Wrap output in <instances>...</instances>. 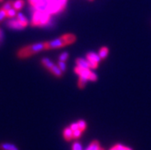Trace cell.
Listing matches in <instances>:
<instances>
[{"mask_svg": "<svg viewBox=\"0 0 151 150\" xmlns=\"http://www.w3.org/2000/svg\"><path fill=\"white\" fill-rule=\"evenodd\" d=\"M81 134H82V131L79 129L73 131V137H74V139H79L81 136Z\"/></svg>", "mask_w": 151, "mask_h": 150, "instance_id": "obj_22", "label": "cell"}, {"mask_svg": "<svg viewBox=\"0 0 151 150\" xmlns=\"http://www.w3.org/2000/svg\"><path fill=\"white\" fill-rule=\"evenodd\" d=\"M0 149L1 150H19V149L14 144L9 143H4L0 144Z\"/></svg>", "mask_w": 151, "mask_h": 150, "instance_id": "obj_9", "label": "cell"}, {"mask_svg": "<svg viewBox=\"0 0 151 150\" xmlns=\"http://www.w3.org/2000/svg\"><path fill=\"white\" fill-rule=\"evenodd\" d=\"M24 5H25V2L23 0H16L13 2V9H15L16 11H19L22 9Z\"/></svg>", "mask_w": 151, "mask_h": 150, "instance_id": "obj_14", "label": "cell"}, {"mask_svg": "<svg viewBox=\"0 0 151 150\" xmlns=\"http://www.w3.org/2000/svg\"><path fill=\"white\" fill-rule=\"evenodd\" d=\"M88 61V64H89V67H90V68L95 69L98 67V63L95 62V61Z\"/></svg>", "mask_w": 151, "mask_h": 150, "instance_id": "obj_27", "label": "cell"}, {"mask_svg": "<svg viewBox=\"0 0 151 150\" xmlns=\"http://www.w3.org/2000/svg\"><path fill=\"white\" fill-rule=\"evenodd\" d=\"M43 50H45V42H39V43H35V44L23 47L18 51L17 55L19 58H26V57H31V56L43 51Z\"/></svg>", "mask_w": 151, "mask_h": 150, "instance_id": "obj_2", "label": "cell"}, {"mask_svg": "<svg viewBox=\"0 0 151 150\" xmlns=\"http://www.w3.org/2000/svg\"><path fill=\"white\" fill-rule=\"evenodd\" d=\"M75 72L78 74L79 77L86 78L87 80L91 81H96L98 80V76L94 72H92L91 70H90V69L81 68L79 67H76L75 68Z\"/></svg>", "mask_w": 151, "mask_h": 150, "instance_id": "obj_4", "label": "cell"}, {"mask_svg": "<svg viewBox=\"0 0 151 150\" xmlns=\"http://www.w3.org/2000/svg\"><path fill=\"white\" fill-rule=\"evenodd\" d=\"M76 65H77V67H81V68H86V69L90 68L88 60H85V59L84 58H81V57L77 58Z\"/></svg>", "mask_w": 151, "mask_h": 150, "instance_id": "obj_7", "label": "cell"}, {"mask_svg": "<svg viewBox=\"0 0 151 150\" xmlns=\"http://www.w3.org/2000/svg\"><path fill=\"white\" fill-rule=\"evenodd\" d=\"M16 16H17V18H16V19H17L19 21L21 22L23 25H25V27H26L27 25H29V20L26 19V17H25V15H23L22 13H21V12H19V13H17Z\"/></svg>", "mask_w": 151, "mask_h": 150, "instance_id": "obj_12", "label": "cell"}, {"mask_svg": "<svg viewBox=\"0 0 151 150\" xmlns=\"http://www.w3.org/2000/svg\"><path fill=\"white\" fill-rule=\"evenodd\" d=\"M72 150H82V146L79 142H75L72 146Z\"/></svg>", "mask_w": 151, "mask_h": 150, "instance_id": "obj_25", "label": "cell"}, {"mask_svg": "<svg viewBox=\"0 0 151 150\" xmlns=\"http://www.w3.org/2000/svg\"><path fill=\"white\" fill-rule=\"evenodd\" d=\"M4 39V33L2 32V30L0 29V43L3 41Z\"/></svg>", "mask_w": 151, "mask_h": 150, "instance_id": "obj_29", "label": "cell"}, {"mask_svg": "<svg viewBox=\"0 0 151 150\" xmlns=\"http://www.w3.org/2000/svg\"><path fill=\"white\" fill-rule=\"evenodd\" d=\"M110 150H133V149L131 148H130V147L125 146H124V145L117 144V145H115V146H114L112 147Z\"/></svg>", "mask_w": 151, "mask_h": 150, "instance_id": "obj_16", "label": "cell"}, {"mask_svg": "<svg viewBox=\"0 0 151 150\" xmlns=\"http://www.w3.org/2000/svg\"><path fill=\"white\" fill-rule=\"evenodd\" d=\"M78 127L79 129H81V131L84 132L87 128V124H86V122L84 121L83 120H80L78 121Z\"/></svg>", "mask_w": 151, "mask_h": 150, "instance_id": "obj_20", "label": "cell"}, {"mask_svg": "<svg viewBox=\"0 0 151 150\" xmlns=\"http://www.w3.org/2000/svg\"><path fill=\"white\" fill-rule=\"evenodd\" d=\"M109 53V49L107 48V47H102L99 51V56L101 58V60H104L107 57V55Z\"/></svg>", "mask_w": 151, "mask_h": 150, "instance_id": "obj_13", "label": "cell"}, {"mask_svg": "<svg viewBox=\"0 0 151 150\" xmlns=\"http://www.w3.org/2000/svg\"><path fill=\"white\" fill-rule=\"evenodd\" d=\"M2 8L4 10H6V11H7L8 10L11 9L13 8V2H12V0H9V1H7L6 3L4 4Z\"/></svg>", "mask_w": 151, "mask_h": 150, "instance_id": "obj_18", "label": "cell"}, {"mask_svg": "<svg viewBox=\"0 0 151 150\" xmlns=\"http://www.w3.org/2000/svg\"><path fill=\"white\" fill-rule=\"evenodd\" d=\"M7 26L10 29H15V30H22L24 28H25V25L20 21H19L17 19H10L7 22Z\"/></svg>", "mask_w": 151, "mask_h": 150, "instance_id": "obj_5", "label": "cell"}, {"mask_svg": "<svg viewBox=\"0 0 151 150\" xmlns=\"http://www.w3.org/2000/svg\"><path fill=\"white\" fill-rule=\"evenodd\" d=\"M2 1H3V0H0V2H2Z\"/></svg>", "mask_w": 151, "mask_h": 150, "instance_id": "obj_32", "label": "cell"}, {"mask_svg": "<svg viewBox=\"0 0 151 150\" xmlns=\"http://www.w3.org/2000/svg\"><path fill=\"white\" fill-rule=\"evenodd\" d=\"M50 19V14L47 11H36L33 14L31 24L32 26H44L49 22Z\"/></svg>", "mask_w": 151, "mask_h": 150, "instance_id": "obj_3", "label": "cell"}, {"mask_svg": "<svg viewBox=\"0 0 151 150\" xmlns=\"http://www.w3.org/2000/svg\"><path fill=\"white\" fill-rule=\"evenodd\" d=\"M49 70L54 74V75H55V76L57 77V78H61V77H62V74H63V72L61 71V69L58 67V65H54V66L52 67V68L50 69Z\"/></svg>", "mask_w": 151, "mask_h": 150, "instance_id": "obj_10", "label": "cell"}, {"mask_svg": "<svg viewBox=\"0 0 151 150\" xmlns=\"http://www.w3.org/2000/svg\"><path fill=\"white\" fill-rule=\"evenodd\" d=\"M29 2L30 3L31 6L35 8L37 6H40V5H42V4L46 3L47 1L46 0H29Z\"/></svg>", "mask_w": 151, "mask_h": 150, "instance_id": "obj_15", "label": "cell"}, {"mask_svg": "<svg viewBox=\"0 0 151 150\" xmlns=\"http://www.w3.org/2000/svg\"><path fill=\"white\" fill-rule=\"evenodd\" d=\"M89 1H91V2H92V1H94V0H89Z\"/></svg>", "mask_w": 151, "mask_h": 150, "instance_id": "obj_31", "label": "cell"}, {"mask_svg": "<svg viewBox=\"0 0 151 150\" xmlns=\"http://www.w3.org/2000/svg\"><path fill=\"white\" fill-rule=\"evenodd\" d=\"M76 36L75 34L68 33V34H63L59 38L54 39L50 42H45V50L57 49V48H63L66 45L72 44L76 41Z\"/></svg>", "mask_w": 151, "mask_h": 150, "instance_id": "obj_1", "label": "cell"}, {"mask_svg": "<svg viewBox=\"0 0 151 150\" xmlns=\"http://www.w3.org/2000/svg\"><path fill=\"white\" fill-rule=\"evenodd\" d=\"M5 18H6V11L4 10L2 8L0 9V22L3 20Z\"/></svg>", "mask_w": 151, "mask_h": 150, "instance_id": "obj_26", "label": "cell"}, {"mask_svg": "<svg viewBox=\"0 0 151 150\" xmlns=\"http://www.w3.org/2000/svg\"><path fill=\"white\" fill-rule=\"evenodd\" d=\"M70 127H71V129H72L73 131H75V130H76V129H79L78 122H77V123H71V126H70Z\"/></svg>", "mask_w": 151, "mask_h": 150, "instance_id": "obj_28", "label": "cell"}, {"mask_svg": "<svg viewBox=\"0 0 151 150\" xmlns=\"http://www.w3.org/2000/svg\"><path fill=\"white\" fill-rule=\"evenodd\" d=\"M48 3H53V2H57L58 0H46Z\"/></svg>", "mask_w": 151, "mask_h": 150, "instance_id": "obj_30", "label": "cell"}, {"mask_svg": "<svg viewBox=\"0 0 151 150\" xmlns=\"http://www.w3.org/2000/svg\"><path fill=\"white\" fill-rule=\"evenodd\" d=\"M68 57H69L68 53V52H66V51H65V52L61 53V55H59V61H64V62H65V61L68 60Z\"/></svg>", "mask_w": 151, "mask_h": 150, "instance_id": "obj_21", "label": "cell"}, {"mask_svg": "<svg viewBox=\"0 0 151 150\" xmlns=\"http://www.w3.org/2000/svg\"><path fill=\"white\" fill-rule=\"evenodd\" d=\"M58 3L59 5L61 11H63L66 6V4H67V0H58Z\"/></svg>", "mask_w": 151, "mask_h": 150, "instance_id": "obj_24", "label": "cell"}, {"mask_svg": "<svg viewBox=\"0 0 151 150\" xmlns=\"http://www.w3.org/2000/svg\"><path fill=\"white\" fill-rule=\"evenodd\" d=\"M88 80H87L86 78H82V77H79L78 79V88L82 89V88H85V86L87 84V82Z\"/></svg>", "mask_w": 151, "mask_h": 150, "instance_id": "obj_17", "label": "cell"}, {"mask_svg": "<svg viewBox=\"0 0 151 150\" xmlns=\"http://www.w3.org/2000/svg\"><path fill=\"white\" fill-rule=\"evenodd\" d=\"M58 67L61 69V70L62 72H65V70H66V68H67V65H66L65 62H64V61H58Z\"/></svg>", "mask_w": 151, "mask_h": 150, "instance_id": "obj_23", "label": "cell"}, {"mask_svg": "<svg viewBox=\"0 0 151 150\" xmlns=\"http://www.w3.org/2000/svg\"><path fill=\"white\" fill-rule=\"evenodd\" d=\"M86 57L88 61H95V62L98 63V64H99V62H101V58L100 57L99 55L96 54L95 52H88V53L87 54Z\"/></svg>", "mask_w": 151, "mask_h": 150, "instance_id": "obj_6", "label": "cell"}, {"mask_svg": "<svg viewBox=\"0 0 151 150\" xmlns=\"http://www.w3.org/2000/svg\"><path fill=\"white\" fill-rule=\"evenodd\" d=\"M17 15V12H16V10L15 9H11L8 10L6 11V18H9V19H12V18L15 17V15Z\"/></svg>", "mask_w": 151, "mask_h": 150, "instance_id": "obj_19", "label": "cell"}, {"mask_svg": "<svg viewBox=\"0 0 151 150\" xmlns=\"http://www.w3.org/2000/svg\"><path fill=\"white\" fill-rule=\"evenodd\" d=\"M42 64L43 65V66L45 67H46V68L48 69V70H50V69L52 68V67L54 66V63L52 62L50 59L47 58V57H45V58H43L42 60Z\"/></svg>", "mask_w": 151, "mask_h": 150, "instance_id": "obj_11", "label": "cell"}, {"mask_svg": "<svg viewBox=\"0 0 151 150\" xmlns=\"http://www.w3.org/2000/svg\"><path fill=\"white\" fill-rule=\"evenodd\" d=\"M63 136L66 141H71L74 139L73 137V130L71 129V127L65 128V130L63 131Z\"/></svg>", "mask_w": 151, "mask_h": 150, "instance_id": "obj_8", "label": "cell"}]
</instances>
